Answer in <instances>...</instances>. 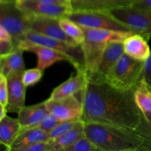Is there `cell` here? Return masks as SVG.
I'll return each mask as SVG.
<instances>
[{
  "label": "cell",
  "mask_w": 151,
  "mask_h": 151,
  "mask_svg": "<svg viewBox=\"0 0 151 151\" xmlns=\"http://www.w3.org/2000/svg\"><path fill=\"white\" fill-rule=\"evenodd\" d=\"M47 109L60 121L82 119L83 106L81 98L75 95L62 97L57 100H45Z\"/></svg>",
  "instance_id": "9"
},
{
  "label": "cell",
  "mask_w": 151,
  "mask_h": 151,
  "mask_svg": "<svg viewBox=\"0 0 151 151\" xmlns=\"http://www.w3.org/2000/svg\"><path fill=\"white\" fill-rule=\"evenodd\" d=\"M0 111H1V113H0V120H1V119H2L3 118L7 116V113L8 111H7L6 106H3L1 104H0Z\"/></svg>",
  "instance_id": "37"
},
{
  "label": "cell",
  "mask_w": 151,
  "mask_h": 151,
  "mask_svg": "<svg viewBox=\"0 0 151 151\" xmlns=\"http://www.w3.org/2000/svg\"><path fill=\"white\" fill-rule=\"evenodd\" d=\"M66 17L85 27L133 32L127 25L114 17L109 11L72 10Z\"/></svg>",
  "instance_id": "6"
},
{
  "label": "cell",
  "mask_w": 151,
  "mask_h": 151,
  "mask_svg": "<svg viewBox=\"0 0 151 151\" xmlns=\"http://www.w3.org/2000/svg\"><path fill=\"white\" fill-rule=\"evenodd\" d=\"M67 1H69V3H70V1H72V0H67Z\"/></svg>",
  "instance_id": "38"
},
{
  "label": "cell",
  "mask_w": 151,
  "mask_h": 151,
  "mask_svg": "<svg viewBox=\"0 0 151 151\" xmlns=\"http://www.w3.org/2000/svg\"><path fill=\"white\" fill-rule=\"evenodd\" d=\"M85 40L81 44L84 58V66L87 77L90 78L97 71L105 49L111 42H123L131 34L129 31H118L81 27Z\"/></svg>",
  "instance_id": "3"
},
{
  "label": "cell",
  "mask_w": 151,
  "mask_h": 151,
  "mask_svg": "<svg viewBox=\"0 0 151 151\" xmlns=\"http://www.w3.org/2000/svg\"><path fill=\"white\" fill-rule=\"evenodd\" d=\"M0 25L11 34L16 48L30 29L29 16L19 7L16 0H0Z\"/></svg>",
  "instance_id": "5"
},
{
  "label": "cell",
  "mask_w": 151,
  "mask_h": 151,
  "mask_svg": "<svg viewBox=\"0 0 151 151\" xmlns=\"http://www.w3.org/2000/svg\"><path fill=\"white\" fill-rule=\"evenodd\" d=\"M51 141L46 142L34 143V144L27 145L15 149L14 151H51Z\"/></svg>",
  "instance_id": "30"
},
{
  "label": "cell",
  "mask_w": 151,
  "mask_h": 151,
  "mask_svg": "<svg viewBox=\"0 0 151 151\" xmlns=\"http://www.w3.org/2000/svg\"><path fill=\"white\" fill-rule=\"evenodd\" d=\"M0 40L2 41H13L11 34L4 27L0 25Z\"/></svg>",
  "instance_id": "35"
},
{
  "label": "cell",
  "mask_w": 151,
  "mask_h": 151,
  "mask_svg": "<svg viewBox=\"0 0 151 151\" xmlns=\"http://www.w3.org/2000/svg\"><path fill=\"white\" fill-rule=\"evenodd\" d=\"M18 47L22 49L24 51L31 52L36 55L38 58L37 67L43 71L58 61L66 60L71 64L72 63V59L64 53L50 47L34 44L26 39L21 41Z\"/></svg>",
  "instance_id": "11"
},
{
  "label": "cell",
  "mask_w": 151,
  "mask_h": 151,
  "mask_svg": "<svg viewBox=\"0 0 151 151\" xmlns=\"http://www.w3.org/2000/svg\"><path fill=\"white\" fill-rule=\"evenodd\" d=\"M60 24L68 36L73 39L75 43L79 45H81L83 43L85 35L82 27L79 24L67 17L60 19Z\"/></svg>",
  "instance_id": "24"
},
{
  "label": "cell",
  "mask_w": 151,
  "mask_h": 151,
  "mask_svg": "<svg viewBox=\"0 0 151 151\" xmlns=\"http://www.w3.org/2000/svg\"><path fill=\"white\" fill-rule=\"evenodd\" d=\"M24 52L22 49L17 47L9 54L0 56V74L7 78L16 72L23 73L26 69L23 59Z\"/></svg>",
  "instance_id": "19"
},
{
  "label": "cell",
  "mask_w": 151,
  "mask_h": 151,
  "mask_svg": "<svg viewBox=\"0 0 151 151\" xmlns=\"http://www.w3.org/2000/svg\"><path fill=\"white\" fill-rule=\"evenodd\" d=\"M19 7L27 16H47V17H66L72 10L70 4L58 3L40 2L31 0H16Z\"/></svg>",
  "instance_id": "10"
},
{
  "label": "cell",
  "mask_w": 151,
  "mask_h": 151,
  "mask_svg": "<svg viewBox=\"0 0 151 151\" xmlns=\"http://www.w3.org/2000/svg\"><path fill=\"white\" fill-rule=\"evenodd\" d=\"M136 131L145 139V150H151V122L146 120L143 116L142 122Z\"/></svg>",
  "instance_id": "29"
},
{
  "label": "cell",
  "mask_w": 151,
  "mask_h": 151,
  "mask_svg": "<svg viewBox=\"0 0 151 151\" xmlns=\"http://www.w3.org/2000/svg\"><path fill=\"white\" fill-rule=\"evenodd\" d=\"M17 114V119L22 128H27L38 123L50 114V111L44 100L32 106H24Z\"/></svg>",
  "instance_id": "18"
},
{
  "label": "cell",
  "mask_w": 151,
  "mask_h": 151,
  "mask_svg": "<svg viewBox=\"0 0 151 151\" xmlns=\"http://www.w3.org/2000/svg\"><path fill=\"white\" fill-rule=\"evenodd\" d=\"M125 54L123 42H111L105 49L95 73L88 79L105 81V78L119 59Z\"/></svg>",
  "instance_id": "13"
},
{
  "label": "cell",
  "mask_w": 151,
  "mask_h": 151,
  "mask_svg": "<svg viewBox=\"0 0 151 151\" xmlns=\"http://www.w3.org/2000/svg\"><path fill=\"white\" fill-rule=\"evenodd\" d=\"M31 1H40V2H49V3H58V4H70L67 0H31Z\"/></svg>",
  "instance_id": "36"
},
{
  "label": "cell",
  "mask_w": 151,
  "mask_h": 151,
  "mask_svg": "<svg viewBox=\"0 0 151 151\" xmlns=\"http://www.w3.org/2000/svg\"><path fill=\"white\" fill-rule=\"evenodd\" d=\"M83 135H85L84 121L80 119L73 128L58 138L50 140L52 142L51 151H65Z\"/></svg>",
  "instance_id": "20"
},
{
  "label": "cell",
  "mask_w": 151,
  "mask_h": 151,
  "mask_svg": "<svg viewBox=\"0 0 151 151\" xmlns=\"http://www.w3.org/2000/svg\"><path fill=\"white\" fill-rule=\"evenodd\" d=\"M8 103V86L7 78L0 74V104L7 106Z\"/></svg>",
  "instance_id": "31"
},
{
  "label": "cell",
  "mask_w": 151,
  "mask_h": 151,
  "mask_svg": "<svg viewBox=\"0 0 151 151\" xmlns=\"http://www.w3.org/2000/svg\"><path fill=\"white\" fill-rule=\"evenodd\" d=\"M109 13L127 25L133 32L141 34L147 40L151 37V13L132 7L109 10Z\"/></svg>",
  "instance_id": "8"
},
{
  "label": "cell",
  "mask_w": 151,
  "mask_h": 151,
  "mask_svg": "<svg viewBox=\"0 0 151 151\" xmlns=\"http://www.w3.org/2000/svg\"><path fill=\"white\" fill-rule=\"evenodd\" d=\"M44 75V71L38 67L33 69H25L22 73V81L24 84L28 86H32L38 83Z\"/></svg>",
  "instance_id": "25"
},
{
  "label": "cell",
  "mask_w": 151,
  "mask_h": 151,
  "mask_svg": "<svg viewBox=\"0 0 151 151\" xmlns=\"http://www.w3.org/2000/svg\"><path fill=\"white\" fill-rule=\"evenodd\" d=\"M21 130L22 126L18 119L6 116L0 120V142L7 150H10Z\"/></svg>",
  "instance_id": "21"
},
{
  "label": "cell",
  "mask_w": 151,
  "mask_h": 151,
  "mask_svg": "<svg viewBox=\"0 0 151 151\" xmlns=\"http://www.w3.org/2000/svg\"><path fill=\"white\" fill-rule=\"evenodd\" d=\"M49 141H50L49 134L43 130L37 128H22L10 150L14 151L15 149L27 145Z\"/></svg>",
  "instance_id": "22"
},
{
  "label": "cell",
  "mask_w": 151,
  "mask_h": 151,
  "mask_svg": "<svg viewBox=\"0 0 151 151\" xmlns=\"http://www.w3.org/2000/svg\"><path fill=\"white\" fill-rule=\"evenodd\" d=\"M136 0H72V10L109 11L116 8L131 7Z\"/></svg>",
  "instance_id": "15"
},
{
  "label": "cell",
  "mask_w": 151,
  "mask_h": 151,
  "mask_svg": "<svg viewBox=\"0 0 151 151\" xmlns=\"http://www.w3.org/2000/svg\"><path fill=\"white\" fill-rule=\"evenodd\" d=\"M142 80L151 89V55L150 57L145 61Z\"/></svg>",
  "instance_id": "32"
},
{
  "label": "cell",
  "mask_w": 151,
  "mask_h": 151,
  "mask_svg": "<svg viewBox=\"0 0 151 151\" xmlns=\"http://www.w3.org/2000/svg\"><path fill=\"white\" fill-rule=\"evenodd\" d=\"M147 41L141 34H131L123 41L125 53L133 58L145 61L151 55Z\"/></svg>",
  "instance_id": "17"
},
{
  "label": "cell",
  "mask_w": 151,
  "mask_h": 151,
  "mask_svg": "<svg viewBox=\"0 0 151 151\" xmlns=\"http://www.w3.org/2000/svg\"><path fill=\"white\" fill-rule=\"evenodd\" d=\"M24 39L64 53L72 59V64L77 71H85L83 53L81 45H73L56 38L46 36L32 29H29L26 32Z\"/></svg>",
  "instance_id": "7"
},
{
  "label": "cell",
  "mask_w": 151,
  "mask_h": 151,
  "mask_svg": "<svg viewBox=\"0 0 151 151\" xmlns=\"http://www.w3.org/2000/svg\"><path fill=\"white\" fill-rule=\"evenodd\" d=\"M65 151H101L97 146L83 135L77 140L72 145L66 148Z\"/></svg>",
  "instance_id": "26"
},
{
  "label": "cell",
  "mask_w": 151,
  "mask_h": 151,
  "mask_svg": "<svg viewBox=\"0 0 151 151\" xmlns=\"http://www.w3.org/2000/svg\"><path fill=\"white\" fill-rule=\"evenodd\" d=\"M135 88L118 89L106 81L88 78L80 91L83 106L82 119L136 130L142 122L143 115L134 100Z\"/></svg>",
  "instance_id": "1"
},
{
  "label": "cell",
  "mask_w": 151,
  "mask_h": 151,
  "mask_svg": "<svg viewBox=\"0 0 151 151\" xmlns=\"http://www.w3.org/2000/svg\"><path fill=\"white\" fill-rule=\"evenodd\" d=\"M60 122L56 116L52 114H47L44 119L41 121H40L38 123L35 124V125H32V126L29 127V128H37L39 129L43 130L44 131L47 132L49 134V133L54 129L56 127V125Z\"/></svg>",
  "instance_id": "28"
},
{
  "label": "cell",
  "mask_w": 151,
  "mask_h": 151,
  "mask_svg": "<svg viewBox=\"0 0 151 151\" xmlns=\"http://www.w3.org/2000/svg\"><path fill=\"white\" fill-rule=\"evenodd\" d=\"M144 66L145 61L125 53L107 74L105 81L118 89L134 88L142 80Z\"/></svg>",
  "instance_id": "4"
},
{
  "label": "cell",
  "mask_w": 151,
  "mask_h": 151,
  "mask_svg": "<svg viewBox=\"0 0 151 151\" xmlns=\"http://www.w3.org/2000/svg\"><path fill=\"white\" fill-rule=\"evenodd\" d=\"M131 7L151 13V0H136Z\"/></svg>",
  "instance_id": "34"
},
{
  "label": "cell",
  "mask_w": 151,
  "mask_h": 151,
  "mask_svg": "<svg viewBox=\"0 0 151 151\" xmlns=\"http://www.w3.org/2000/svg\"><path fill=\"white\" fill-rule=\"evenodd\" d=\"M85 135L101 151L145 150V139L136 130L84 122Z\"/></svg>",
  "instance_id": "2"
},
{
  "label": "cell",
  "mask_w": 151,
  "mask_h": 151,
  "mask_svg": "<svg viewBox=\"0 0 151 151\" xmlns=\"http://www.w3.org/2000/svg\"><path fill=\"white\" fill-rule=\"evenodd\" d=\"M80 119H73V120H65L60 121L55 128L53 130H52L49 133V137H50V140H53L55 139L58 138V137L61 136L66 131L70 130L71 128H73L75 125V124L79 121Z\"/></svg>",
  "instance_id": "27"
},
{
  "label": "cell",
  "mask_w": 151,
  "mask_h": 151,
  "mask_svg": "<svg viewBox=\"0 0 151 151\" xmlns=\"http://www.w3.org/2000/svg\"><path fill=\"white\" fill-rule=\"evenodd\" d=\"M29 16V28L32 30L43 34L50 38H56L73 45H79L73 39L69 37L62 29L60 24V19L47 16Z\"/></svg>",
  "instance_id": "12"
},
{
  "label": "cell",
  "mask_w": 151,
  "mask_h": 151,
  "mask_svg": "<svg viewBox=\"0 0 151 151\" xmlns=\"http://www.w3.org/2000/svg\"><path fill=\"white\" fill-rule=\"evenodd\" d=\"M16 49L13 41L0 40V56L9 54Z\"/></svg>",
  "instance_id": "33"
},
{
  "label": "cell",
  "mask_w": 151,
  "mask_h": 151,
  "mask_svg": "<svg viewBox=\"0 0 151 151\" xmlns=\"http://www.w3.org/2000/svg\"><path fill=\"white\" fill-rule=\"evenodd\" d=\"M134 100L145 119L151 122V89L142 80L134 89Z\"/></svg>",
  "instance_id": "23"
},
{
  "label": "cell",
  "mask_w": 151,
  "mask_h": 151,
  "mask_svg": "<svg viewBox=\"0 0 151 151\" xmlns=\"http://www.w3.org/2000/svg\"><path fill=\"white\" fill-rule=\"evenodd\" d=\"M7 78L8 86V103L7 110L8 112L18 113L25 106V95L27 86L22 81V73H13Z\"/></svg>",
  "instance_id": "14"
},
{
  "label": "cell",
  "mask_w": 151,
  "mask_h": 151,
  "mask_svg": "<svg viewBox=\"0 0 151 151\" xmlns=\"http://www.w3.org/2000/svg\"><path fill=\"white\" fill-rule=\"evenodd\" d=\"M88 80L85 71H77L75 75H72L69 79L55 88L49 99L57 100L62 97L75 95L80 93L85 86Z\"/></svg>",
  "instance_id": "16"
}]
</instances>
